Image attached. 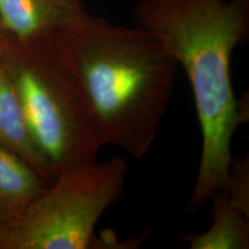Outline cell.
<instances>
[{
  "label": "cell",
  "mask_w": 249,
  "mask_h": 249,
  "mask_svg": "<svg viewBox=\"0 0 249 249\" xmlns=\"http://www.w3.org/2000/svg\"><path fill=\"white\" fill-rule=\"evenodd\" d=\"M1 61L54 179L97 160L101 148L60 34L27 42L11 39Z\"/></svg>",
  "instance_id": "cell-3"
},
{
  "label": "cell",
  "mask_w": 249,
  "mask_h": 249,
  "mask_svg": "<svg viewBox=\"0 0 249 249\" xmlns=\"http://www.w3.org/2000/svg\"><path fill=\"white\" fill-rule=\"evenodd\" d=\"M235 209L249 217V163L248 158H232L226 191Z\"/></svg>",
  "instance_id": "cell-9"
},
{
  "label": "cell",
  "mask_w": 249,
  "mask_h": 249,
  "mask_svg": "<svg viewBox=\"0 0 249 249\" xmlns=\"http://www.w3.org/2000/svg\"><path fill=\"white\" fill-rule=\"evenodd\" d=\"M86 13L82 0H0V27L27 42L61 33Z\"/></svg>",
  "instance_id": "cell-5"
},
{
  "label": "cell",
  "mask_w": 249,
  "mask_h": 249,
  "mask_svg": "<svg viewBox=\"0 0 249 249\" xmlns=\"http://www.w3.org/2000/svg\"><path fill=\"white\" fill-rule=\"evenodd\" d=\"M48 185L27 161L0 144V231L17 222Z\"/></svg>",
  "instance_id": "cell-7"
},
{
  "label": "cell",
  "mask_w": 249,
  "mask_h": 249,
  "mask_svg": "<svg viewBox=\"0 0 249 249\" xmlns=\"http://www.w3.org/2000/svg\"><path fill=\"white\" fill-rule=\"evenodd\" d=\"M59 34L99 148L119 147L141 160L157 139L178 64L142 28L88 12Z\"/></svg>",
  "instance_id": "cell-2"
},
{
  "label": "cell",
  "mask_w": 249,
  "mask_h": 249,
  "mask_svg": "<svg viewBox=\"0 0 249 249\" xmlns=\"http://www.w3.org/2000/svg\"><path fill=\"white\" fill-rule=\"evenodd\" d=\"M127 173L124 157L61 173L0 231V249H101L95 227L123 194Z\"/></svg>",
  "instance_id": "cell-4"
},
{
  "label": "cell",
  "mask_w": 249,
  "mask_h": 249,
  "mask_svg": "<svg viewBox=\"0 0 249 249\" xmlns=\"http://www.w3.org/2000/svg\"><path fill=\"white\" fill-rule=\"evenodd\" d=\"M0 144L22 158L46 182L54 181L52 167L37 147L13 83L0 59Z\"/></svg>",
  "instance_id": "cell-6"
},
{
  "label": "cell",
  "mask_w": 249,
  "mask_h": 249,
  "mask_svg": "<svg viewBox=\"0 0 249 249\" xmlns=\"http://www.w3.org/2000/svg\"><path fill=\"white\" fill-rule=\"evenodd\" d=\"M9 40H11V37H9L7 34H6V31L0 27V59H1L6 48H7Z\"/></svg>",
  "instance_id": "cell-10"
},
{
  "label": "cell",
  "mask_w": 249,
  "mask_h": 249,
  "mask_svg": "<svg viewBox=\"0 0 249 249\" xmlns=\"http://www.w3.org/2000/svg\"><path fill=\"white\" fill-rule=\"evenodd\" d=\"M133 18L191 83L202 134L197 177L187 203L195 213L214 193L226 191L233 136L248 120L245 98L233 92L231 59L248 36L249 0H141Z\"/></svg>",
  "instance_id": "cell-1"
},
{
  "label": "cell",
  "mask_w": 249,
  "mask_h": 249,
  "mask_svg": "<svg viewBox=\"0 0 249 249\" xmlns=\"http://www.w3.org/2000/svg\"><path fill=\"white\" fill-rule=\"evenodd\" d=\"M213 224L203 233L180 236L191 249H248V217L231 204L227 193L219 191L213 197Z\"/></svg>",
  "instance_id": "cell-8"
}]
</instances>
